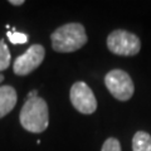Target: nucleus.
<instances>
[{
	"mask_svg": "<svg viewBox=\"0 0 151 151\" xmlns=\"http://www.w3.org/2000/svg\"><path fill=\"white\" fill-rule=\"evenodd\" d=\"M88 37L81 23H67L50 34L52 48L59 53H72L87 43Z\"/></svg>",
	"mask_w": 151,
	"mask_h": 151,
	"instance_id": "nucleus-1",
	"label": "nucleus"
},
{
	"mask_svg": "<svg viewBox=\"0 0 151 151\" xmlns=\"http://www.w3.org/2000/svg\"><path fill=\"white\" fill-rule=\"evenodd\" d=\"M19 120L23 129L29 132L40 134L45 131L49 125V111L45 100L38 96L25 101L19 115Z\"/></svg>",
	"mask_w": 151,
	"mask_h": 151,
	"instance_id": "nucleus-2",
	"label": "nucleus"
},
{
	"mask_svg": "<svg viewBox=\"0 0 151 151\" xmlns=\"http://www.w3.org/2000/svg\"><path fill=\"white\" fill-rule=\"evenodd\" d=\"M107 48L116 55H136L141 49V42L134 33L125 29H116L107 37Z\"/></svg>",
	"mask_w": 151,
	"mask_h": 151,
	"instance_id": "nucleus-3",
	"label": "nucleus"
},
{
	"mask_svg": "<svg viewBox=\"0 0 151 151\" xmlns=\"http://www.w3.org/2000/svg\"><path fill=\"white\" fill-rule=\"evenodd\" d=\"M105 84L113 97L119 101H129L134 96L135 86L131 76L124 69H112L105 76Z\"/></svg>",
	"mask_w": 151,
	"mask_h": 151,
	"instance_id": "nucleus-4",
	"label": "nucleus"
},
{
	"mask_svg": "<svg viewBox=\"0 0 151 151\" xmlns=\"http://www.w3.org/2000/svg\"><path fill=\"white\" fill-rule=\"evenodd\" d=\"M69 100L76 110L83 115H92L97 110V100L94 93L84 82L79 81L73 83L69 91Z\"/></svg>",
	"mask_w": 151,
	"mask_h": 151,
	"instance_id": "nucleus-5",
	"label": "nucleus"
},
{
	"mask_svg": "<svg viewBox=\"0 0 151 151\" xmlns=\"http://www.w3.org/2000/svg\"><path fill=\"white\" fill-rule=\"evenodd\" d=\"M45 49L43 45L34 44L25 53L19 55L13 64V70L17 76H28L35 70L44 60Z\"/></svg>",
	"mask_w": 151,
	"mask_h": 151,
	"instance_id": "nucleus-6",
	"label": "nucleus"
},
{
	"mask_svg": "<svg viewBox=\"0 0 151 151\" xmlns=\"http://www.w3.org/2000/svg\"><path fill=\"white\" fill-rule=\"evenodd\" d=\"M18 94L12 86H0V119L6 116L17 105Z\"/></svg>",
	"mask_w": 151,
	"mask_h": 151,
	"instance_id": "nucleus-7",
	"label": "nucleus"
},
{
	"mask_svg": "<svg viewBox=\"0 0 151 151\" xmlns=\"http://www.w3.org/2000/svg\"><path fill=\"white\" fill-rule=\"evenodd\" d=\"M132 151H151V135L137 131L132 137Z\"/></svg>",
	"mask_w": 151,
	"mask_h": 151,
	"instance_id": "nucleus-8",
	"label": "nucleus"
},
{
	"mask_svg": "<svg viewBox=\"0 0 151 151\" xmlns=\"http://www.w3.org/2000/svg\"><path fill=\"white\" fill-rule=\"evenodd\" d=\"M10 52H9L8 45L5 44V42L0 39V72L4 69H6L10 65Z\"/></svg>",
	"mask_w": 151,
	"mask_h": 151,
	"instance_id": "nucleus-9",
	"label": "nucleus"
},
{
	"mask_svg": "<svg viewBox=\"0 0 151 151\" xmlns=\"http://www.w3.org/2000/svg\"><path fill=\"white\" fill-rule=\"evenodd\" d=\"M8 38L13 44H24L28 42V35L24 34V33H18L15 32V29L8 32Z\"/></svg>",
	"mask_w": 151,
	"mask_h": 151,
	"instance_id": "nucleus-10",
	"label": "nucleus"
},
{
	"mask_svg": "<svg viewBox=\"0 0 151 151\" xmlns=\"http://www.w3.org/2000/svg\"><path fill=\"white\" fill-rule=\"evenodd\" d=\"M101 151H121V144L116 137H108L102 145Z\"/></svg>",
	"mask_w": 151,
	"mask_h": 151,
	"instance_id": "nucleus-11",
	"label": "nucleus"
},
{
	"mask_svg": "<svg viewBox=\"0 0 151 151\" xmlns=\"http://www.w3.org/2000/svg\"><path fill=\"white\" fill-rule=\"evenodd\" d=\"M35 97H38V91H37V89H33V91H30L29 93L27 94V100L25 101L32 100V98H35Z\"/></svg>",
	"mask_w": 151,
	"mask_h": 151,
	"instance_id": "nucleus-12",
	"label": "nucleus"
},
{
	"mask_svg": "<svg viewBox=\"0 0 151 151\" xmlns=\"http://www.w3.org/2000/svg\"><path fill=\"white\" fill-rule=\"evenodd\" d=\"M9 4L14 6H19V5H23L24 4V0H9Z\"/></svg>",
	"mask_w": 151,
	"mask_h": 151,
	"instance_id": "nucleus-13",
	"label": "nucleus"
},
{
	"mask_svg": "<svg viewBox=\"0 0 151 151\" xmlns=\"http://www.w3.org/2000/svg\"><path fill=\"white\" fill-rule=\"evenodd\" d=\"M3 81H4V76H3L1 73H0V83H1Z\"/></svg>",
	"mask_w": 151,
	"mask_h": 151,
	"instance_id": "nucleus-14",
	"label": "nucleus"
}]
</instances>
